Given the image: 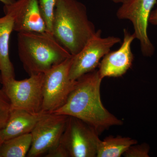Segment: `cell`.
<instances>
[{
  "instance_id": "cell-9",
  "label": "cell",
  "mask_w": 157,
  "mask_h": 157,
  "mask_svg": "<svg viewBox=\"0 0 157 157\" xmlns=\"http://www.w3.org/2000/svg\"><path fill=\"white\" fill-rule=\"evenodd\" d=\"M68 117L52 113H45L31 132L32 144L27 156H40L57 146L60 141Z\"/></svg>"
},
{
  "instance_id": "cell-19",
  "label": "cell",
  "mask_w": 157,
  "mask_h": 157,
  "mask_svg": "<svg viewBox=\"0 0 157 157\" xmlns=\"http://www.w3.org/2000/svg\"><path fill=\"white\" fill-rule=\"evenodd\" d=\"M45 155L46 157H69L67 151L60 142Z\"/></svg>"
},
{
  "instance_id": "cell-18",
  "label": "cell",
  "mask_w": 157,
  "mask_h": 157,
  "mask_svg": "<svg viewBox=\"0 0 157 157\" xmlns=\"http://www.w3.org/2000/svg\"><path fill=\"white\" fill-rule=\"evenodd\" d=\"M149 149V147L146 144H136L130 147L123 155L125 157H148Z\"/></svg>"
},
{
  "instance_id": "cell-2",
  "label": "cell",
  "mask_w": 157,
  "mask_h": 157,
  "mask_svg": "<svg viewBox=\"0 0 157 157\" xmlns=\"http://www.w3.org/2000/svg\"><path fill=\"white\" fill-rule=\"evenodd\" d=\"M97 31L83 3L77 0H58L54 13L52 33L71 55L77 54Z\"/></svg>"
},
{
  "instance_id": "cell-23",
  "label": "cell",
  "mask_w": 157,
  "mask_h": 157,
  "mask_svg": "<svg viewBox=\"0 0 157 157\" xmlns=\"http://www.w3.org/2000/svg\"><path fill=\"white\" fill-rule=\"evenodd\" d=\"M0 83H2V77H1V73H0Z\"/></svg>"
},
{
  "instance_id": "cell-16",
  "label": "cell",
  "mask_w": 157,
  "mask_h": 157,
  "mask_svg": "<svg viewBox=\"0 0 157 157\" xmlns=\"http://www.w3.org/2000/svg\"><path fill=\"white\" fill-rule=\"evenodd\" d=\"M42 16L47 27L48 33L52 34L55 9L58 0H38Z\"/></svg>"
},
{
  "instance_id": "cell-10",
  "label": "cell",
  "mask_w": 157,
  "mask_h": 157,
  "mask_svg": "<svg viewBox=\"0 0 157 157\" xmlns=\"http://www.w3.org/2000/svg\"><path fill=\"white\" fill-rule=\"evenodd\" d=\"M3 11L13 17L14 31L17 33L48 32L38 0H16L4 5Z\"/></svg>"
},
{
  "instance_id": "cell-17",
  "label": "cell",
  "mask_w": 157,
  "mask_h": 157,
  "mask_svg": "<svg viewBox=\"0 0 157 157\" xmlns=\"http://www.w3.org/2000/svg\"><path fill=\"white\" fill-rule=\"evenodd\" d=\"M11 109L10 100L4 90L0 89V130L6 125Z\"/></svg>"
},
{
  "instance_id": "cell-7",
  "label": "cell",
  "mask_w": 157,
  "mask_h": 157,
  "mask_svg": "<svg viewBox=\"0 0 157 157\" xmlns=\"http://www.w3.org/2000/svg\"><path fill=\"white\" fill-rule=\"evenodd\" d=\"M101 34V30L97 31L83 48L73 56L70 71L71 80L76 81L85 74L95 70L101 59L114 45L121 42L118 37L111 36L103 38Z\"/></svg>"
},
{
  "instance_id": "cell-1",
  "label": "cell",
  "mask_w": 157,
  "mask_h": 157,
  "mask_svg": "<svg viewBox=\"0 0 157 157\" xmlns=\"http://www.w3.org/2000/svg\"><path fill=\"white\" fill-rule=\"evenodd\" d=\"M102 79L94 70L77 79L64 104L52 113L77 118L94 128L99 135L123 122L109 112L101 101Z\"/></svg>"
},
{
  "instance_id": "cell-6",
  "label": "cell",
  "mask_w": 157,
  "mask_h": 157,
  "mask_svg": "<svg viewBox=\"0 0 157 157\" xmlns=\"http://www.w3.org/2000/svg\"><path fill=\"white\" fill-rule=\"evenodd\" d=\"M99 135L94 128L83 121L69 116L60 143L69 157H95L101 141Z\"/></svg>"
},
{
  "instance_id": "cell-22",
  "label": "cell",
  "mask_w": 157,
  "mask_h": 157,
  "mask_svg": "<svg viewBox=\"0 0 157 157\" xmlns=\"http://www.w3.org/2000/svg\"><path fill=\"white\" fill-rule=\"evenodd\" d=\"M109 1H110V2H113L116 3V4L121 3V4H123V3L126 2H128L129 0H109Z\"/></svg>"
},
{
  "instance_id": "cell-4",
  "label": "cell",
  "mask_w": 157,
  "mask_h": 157,
  "mask_svg": "<svg viewBox=\"0 0 157 157\" xmlns=\"http://www.w3.org/2000/svg\"><path fill=\"white\" fill-rule=\"evenodd\" d=\"M72 60L73 56L44 73L42 112L52 113L67 101L76 81L70 78Z\"/></svg>"
},
{
  "instance_id": "cell-14",
  "label": "cell",
  "mask_w": 157,
  "mask_h": 157,
  "mask_svg": "<svg viewBox=\"0 0 157 157\" xmlns=\"http://www.w3.org/2000/svg\"><path fill=\"white\" fill-rule=\"evenodd\" d=\"M137 140L121 136H109L101 140L98 145L97 157H120Z\"/></svg>"
},
{
  "instance_id": "cell-20",
  "label": "cell",
  "mask_w": 157,
  "mask_h": 157,
  "mask_svg": "<svg viewBox=\"0 0 157 157\" xmlns=\"http://www.w3.org/2000/svg\"><path fill=\"white\" fill-rule=\"evenodd\" d=\"M149 22L153 25L157 26V8L151 11L149 18Z\"/></svg>"
},
{
  "instance_id": "cell-5",
  "label": "cell",
  "mask_w": 157,
  "mask_h": 157,
  "mask_svg": "<svg viewBox=\"0 0 157 157\" xmlns=\"http://www.w3.org/2000/svg\"><path fill=\"white\" fill-rule=\"evenodd\" d=\"M44 73L30 76L23 80L15 78L3 84L11 108L22 109L32 113L42 112Z\"/></svg>"
},
{
  "instance_id": "cell-3",
  "label": "cell",
  "mask_w": 157,
  "mask_h": 157,
  "mask_svg": "<svg viewBox=\"0 0 157 157\" xmlns=\"http://www.w3.org/2000/svg\"><path fill=\"white\" fill-rule=\"evenodd\" d=\"M18 56L29 75L45 73L72 56L52 34L17 33Z\"/></svg>"
},
{
  "instance_id": "cell-15",
  "label": "cell",
  "mask_w": 157,
  "mask_h": 157,
  "mask_svg": "<svg viewBox=\"0 0 157 157\" xmlns=\"http://www.w3.org/2000/svg\"><path fill=\"white\" fill-rule=\"evenodd\" d=\"M32 142L31 133L5 140L0 145V157H25Z\"/></svg>"
},
{
  "instance_id": "cell-13",
  "label": "cell",
  "mask_w": 157,
  "mask_h": 157,
  "mask_svg": "<svg viewBox=\"0 0 157 157\" xmlns=\"http://www.w3.org/2000/svg\"><path fill=\"white\" fill-rule=\"evenodd\" d=\"M13 31V17L10 14H5L0 17V73L2 85L15 78L14 66L9 56L10 37Z\"/></svg>"
},
{
  "instance_id": "cell-21",
  "label": "cell",
  "mask_w": 157,
  "mask_h": 157,
  "mask_svg": "<svg viewBox=\"0 0 157 157\" xmlns=\"http://www.w3.org/2000/svg\"><path fill=\"white\" fill-rule=\"evenodd\" d=\"M16 0H0V2L2 3L4 5H11L15 2Z\"/></svg>"
},
{
  "instance_id": "cell-24",
  "label": "cell",
  "mask_w": 157,
  "mask_h": 157,
  "mask_svg": "<svg viewBox=\"0 0 157 157\" xmlns=\"http://www.w3.org/2000/svg\"><path fill=\"white\" fill-rule=\"evenodd\" d=\"M2 140H1V138H0V145L2 144Z\"/></svg>"
},
{
  "instance_id": "cell-12",
  "label": "cell",
  "mask_w": 157,
  "mask_h": 157,
  "mask_svg": "<svg viewBox=\"0 0 157 157\" xmlns=\"http://www.w3.org/2000/svg\"><path fill=\"white\" fill-rule=\"evenodd\" d=\"M46 112L32 113L22 109L11 108L9 120L0 130L2 142L13 137L31 133Z\"/></svg>"
},
{
  "instance_id": "cell-11",
  "label": "cell",
  "mask_w": 157,
  "mask_h": 157,
  "mask_svg": "<svg viewBox=\"0 0 157 157\" xmlns=\"http://www.w3.org/2000/svg\"><path fill=\"white\" fill-rule=\"evenodd\" d=\"M135 39L134 33L132 34L124 29L123 41L121 47L117 50L109 52L98 65V73L101 79L107 77H121L126 73L134 60L131 45Z\"/></svg>"
},
{
  "instance_id": "cell-8",
  "label": "cell",
  "mask_w": 157,
  "mask_h": 157,
  "mask_svg": "<svg viewBox=\"0 0 157 157\" xmlns=\"http://www.w3.org/2000/svg\"><path fill=\"white\" fill-rule=\"evenodd\" d=\"M157 3V0H129L122 4L117 11L119 19L128 20L132 23L135 38L139 40L141 52L145 57H151L155 53L147 28L152 9Z\"/></svg>"
}]
</instances>
